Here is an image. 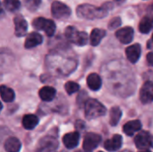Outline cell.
<instances>
[{
    "label": "cell",
    "instance_id": "3",
    "mask_svg": "<svg viewBox=\"0 0 153 152\" xmlns=\"http://www.w3.org/2000/svg\"><path fill=\"white\" fill-rule=\"evenodd\" d=\"M68 40L77 46H84L88 42V35L84 31H78L74 26H68L65 31Z\"/></svg>",
    "mask_w": 153,
    "mask_h": 152
},
{
    "label": "cell",
    "instance_id": "31",
    "mask_svg": "<svg viewBox=\"0 0 153 152\" xmlns=\"http://www.w3.org/2000/svg\"><path fill=\"white\" fill-rule=\"evenodd\" d=\"M140 152H151L150 151H140Z\"/></svg>",
    "mask_w": 153,
    "mask_h": 152
},
{
    "label": "cell",
    "instance_id": "8",
    "mask_svg": "<svg viewBox=\"0 0 153 152\" xmlns=\"http://www.w3.org/2000/svg\"><path fill=\"white\" fill-rule=\"evenodd\" d=\"M134 143L139 150H144L150 147H153L152 136L148 132L143 131L135 136Z\"/></svg>",
    "mask_w": 153,
    "mask_h": 152
},
{
    "label": "cell",
    "instance_id": "6",
    "mask_svg": "<svg viewBox=\"0 0 153 152\" xmlns=\"http://www.w3.org/2000/svg\"><path fill=\"white\" fill-rule=\"evenodd\" d=\"M58 142L56 138L46 136L40 140L36 149V152H57Z\"/></svg>",
    "mask_w": 153,
    "mask_h": 152
},
{
    "label": "cell",
    "instance_id": "2",
    "mask_svg": "<svg viewBox=\"0 0 153 152\" xmlns=\"http://www.w3.org/2000/svg\"><path fill=\"white\" fill-rule=\"evenodd\" d=\"M106 108L96 99H90L85 104V116L89 120L105 116Z\"/></svg>",
    "mask_w": 153,
    "mask_h": 152
},
{
    "label": "cell",
    "instance_id": "5",
    "mask_svg": "<svg viewBox=\"0 0 153 152\" xmlns=\"http://www.w3.org/2000/svg\"><path fill=\"white\" fill-rule=\"evenodd\" d=\"M51 12L52 15L58 20H66L71 15V9L69 6L59 1H54L52 3Z\"/></svg>",
    "mask_w": 153,
    "mask_h": 152
},
{
    "label": "cell",
    "instance_id": "22",
    "mask_svg": "<svg viewBox=\"0 0 153 152\" xmlns=\"http://www.w3.org/2000/svg\"><path fill=\"white\" fill-rule=\"evenodd\" d=\"M39 118L35 115H25L22 118V125L27 130H32L37 126Z\"/></svg>",
    "mask_w": 153,
    "mask_h": 152
},
{
    "label": "cell",
    "instance_id": "33",
    "mask_svg": "<svg viewBox=\"0 0 153 152\" xmlns=\"http://www.w3.org/2000/svg\"><path fill=\"white\" fill-rule=\"evenodd\" d=\"M152 42H153V34H152Z\"/></svg>",
    "mask_w": 153,
    "mask_h": 152
},
{
    "label": "cell",
    "instance_id": "28",
    "mask_svg": "<svg viewBox=\"0 0 153 152\" xmlns=\"http://www.w3.org/2000/svg\"><path fill=\"white\" fill-rule=\"evenodd\" d=\"M121 23H122V21H121L120 17H115V18H113L109 22V23H108V29L111 30H115V29L118 28L121 25Z\"/></svg>",
    "mask_w": 153,
    "mask_h": 152
},
{
    "label": "cell",
    "instance_id": "9",
    "mask_svg": "<svg viewBox=\"0 0 153 152\" xmlns=\"http://www.w3.org/2000/svg\"><path fill=\"white\" fill-rule=\"evenodd\" d=\"M140 99L143 104H149L153 101V82H146L140 90Z\"/></svg>",
    "mask_w": 153,
    "mask_h": 152
},
{
    "label": "cell",
    "instance_id": "19",
    "mask_svg": "<svg viewBox=\"0 0 153 152\" xmlns=\"http://www.w3.org/2000/svg\"><path fill=\"white\" fill-rule=\"evenodd\" d=\"M39 97L43 101H51L55 96H56V90L53 87H49V86H45L43 88L40 89L39 92Z\"/></svg>",
    "mask_w": 153,
    "mask_h": 152
},
{
    "label": "cell",
    "instance_id": "12",
    "mask_svg": "<svg viewBox=\"0 0 153 152\" xmlns=\"http://www.w3.org/2000/svg\"><path fill=\"white\" fill-rule=\"evenodd\" d=\"M122 143H123V139H122L121 135L116 134L111 139H109V140L105 142L104 148L108 151H118L122 147Z\"/></svg>",
    "mask_w": 153,
    "mask_h": 152
},
{
    "label": "cell",
    "instance_id": "7",
    "mask_svg": "<svg viewBox=\"0 0 153 152\" xmlns=\"http://www.w3.org/2000/svg\"><path fill=\"white\" fill-rule=\"evenodd\" d=\"M101 142V137L100 135L93 133H89L85 134L82 147L85 152H92L100 143Z\"/></svg>",
    "mask_w": 153,
    "mask_h": 152
},
{
    "label": "cell",
    "instance_id": "1",
    "mask_svg": "<svg viewBox=\"0 0 153 152\" xmlns=\"http://www.w3.org/2000/svg\"><path fill=\"white\" fill-rule=\"evenodd\" d=\"M112 8V4H104L101 7H96L89 4H83L77 7L76 13L78 17L93 20V19H101L106 17L108 14V11Z\"/></svg>",
    "mask_w": 153,
    "mask_h": 152
},
{
    "label": "cell",
    "instance_id": "29",
    "mask_svg": "<svg viewBox=\"0 0 153 152\" xmlns=\"http://www.w3.org/2000/svg\"><path fill=\"white\" fill-rule=\"evenodd\" d=\"M147 62L151 66H153V52L148 53V55H147Z\"/></svg>",
    "mask_w": 153,
    "mask_h": 152
},
{
    "label": "cell",
    "instance_id": "10",
    "mask_svg": "<svg viewBox=\"0 0 153 152\" xmlns=\"http://www.w3.org/2000/svg\"><path fill=\"white\" fill-rule=\"evenodd\" d=\"M13 23H14V33L17 37H22L27 33L28 23L22 15L20 14L16 15L13 18Z\"/></svg>",
    "mask_w": 153,
    "mask_h": 152
},
{
    "label": "cell",
    "instance_id": "23",
    "mask_svg": "<svg viewBox=\"0 0 153 152\" xmlns=\"http://www.w3.org/2000/svg\"><path fill=\"white\" fill-rule=\"evenodd\" d=\"M1 98H2V100L4 102H12L14 99L15 95L12 89L4 85H2L1 86Z\"/></svg>",
    "mask_w": 153,
    "mask_h": 152
},
{
    "label": "cell",
    "instance_id": "18",
    "mask_svg": "<svg viewBox=\"0 0 153 152\" xmlns=\"http://www.w3.org/2000/svg\"><path fill=\"white\" fill-rule=\"evenodd\" d=\"M21 147L20 141L15 137H10L4 142V150L7 152H19Z\"/></svg>",
    "mask_w": 153,
    "mask_h": 152
},
{
    "label": "cell",
    "instance_id": "26",
    "mask_svg": "<svg viewBox=\"0 0 153 152\" xmlns=\"http://www.w3.org/2000/svg\"><path fill=\"white\" fill-rule=\"evenodd\" d=\"M23 2H24L26 8L28 10L33 12L39 8V4L41 3V0H23Z\"/></svg>",
    "mask_w": 153,
    "mask_h": 152
},
{
    "label": "cell",
    "instance_id": "20",
    "mask_svg": "<svg viewBox=\"0 0 153 152\" xmlns=\"http://www.w3.org/2000/svg\"><path fill=\"white\" fill-rule=\"evenodd\" d=\"M105 36H106V30H104L102 29H94V30H92L91 37H90L91 44L92 46H98Z\"/></svg>",
    "mask_w": 153,
    "mask_h": 152
},
{
    "label": "cell",
    "instance_id": "34",
    "mask_svg": "<svg viewBox=\"0 0 153 152\" xmlns=\"http://www.w3.org/2000/svg\"><path fill=\"white\" fill-rule=\"evenodd\" d=\"M115 1H122V0H115Z\"/></svg>",
    "mask_w": 153,
    "mask_h": 152
},
{
    "label": "cell",
    "instance_id": "25",
    "mask_svg": "<svg viewBox=\"0 0 153 152\" xmlns=\"http://www.w3.org/2000/svg\"><path fill=\"white\" fill-rule=\"evenodd\" d=\"M4 8L11 13H14L18 11L21 7L20 0H4L3 1Z\"/></svg>",
    "mask_w": 153,
    "mask_h": 152
},
{
    "label": "cell",
    "instance_id": "11",
    "mask_svg": "<svg viewBox=\"0 0 153 152\" xmlns=\"http://www.w3.org/2000/svg\"><path fill=\"white\" fill-rule=\"evenodd\" d=\"M116 37L123 44H129L134 39V29L131 27H125L116 32Z\"/></svg>",
    "mask_w": 153,
    "mask_h": 152
},
{
    "label": "cell",
    "instance_id": "35",
    "mask_svg": "<svg viewBox=\"0 0 153 152\" xmlns=\"http://www.w3.org/2000/svg\"><path fill=\"white\" fill-rule=\"evenodd\" d=\"M100 152H103V151H100Z\"/></svg>",
    "mask_w": 153,
    "mask_h": 152
},
{
    "label": "cell",
    "instance_id": "24",
    "mask_svg": "<svg viewBox=\"0 0 153 152\" xmlns=\"http://www.w3.org/2000/svg\"><path fill=\"white\" fill-rule=\"evenodd\" d=\"M121 116H122V111L120 110V108H117V107L112 108L111 110H110V119H109L110 125L112 126L117 125L118 124Z\"/></svg>",
    "mask_w": 153,
    "mask_h": 152
},
{
    "label": "cell",
    "instance_id": "14",
    "mask_svg": "<svg viewBox=\"0 0 153 152\" xmlns=\"http://www.w3.org/2000/svg\"><path fill=\"white\" fill-rule=\"evenodd\" d=\"M79 141H80V134L77 132L66 133L63 137V142L67 149L75 148L78 145Z\"/></svg>",
    "mask_w": 153,
    "mask_h": 152
},
{
    "label": "cell",
    "instance_id": "30",
    "mask_svg": "<svg viewBox=\"0 0 153 152\" xmlns=\"http://www.w3.org/2000/svg\"><path fill=\"white\" fill-rule=\"evenodd\" d=\"M148 16L153 19V4L148 8Z\"/></svg>",
    "mask_w": 153,
    "mask_h": 152
},
{
    "label": "cell",
    "instance_id": "32",
    "mask_svg": "<svg viewBox=\"0 0 153 152\" xmlns=\"http://www.w3.org/2000/svg\"><path fill=\"white\" fill-rule=\"evenodd\" d=\"M121 152H131L130 151H121Z\"/></svg>",
    "mask_w": 153,
    "mask_h": 152
},
{
    "label": "cell",
    "instance_id": "21",
    "mask_svg": "<svg viewBox=\"0 0 153 152\" xmlns=\"http://www.w3.org/2000/svg\"><path fill=\"white\" fill-rule=\"evenodd\" d=\"M153 28V19L151 18L150 16L146 15L144 16L140 23H139V30L142 32V33H144V34H147L149 33Z\"/></svg>",
    "mask_w": 153,
    "mask_h": 152
},
{
    "label": "cell",
    "instance_id": "13",
    "mask_svg": "<svg viewBox=\"0 0 153 152\" xmlns=\"http://www.w3.org/2000/svg\"><path fill=\"white\" fill-rule=\"evenodd\" d=\"M141 51H142V49H141V46L139 44H134V45L129 46L126 50V55L127 59L133 64L136 63L141 56Z\"/></svg>",
    "mask_w": 153,
    "mask_h": 152
},
{
    "label": "cell",
    "instance_id": "17",
    "mask_svg": "<svg viewBox=\"0 0 153 152\" xmlns=\"http://www.w3.org/2000/svg\"><path fill=\"white\" fill-rule=\"evenodd\" d=\"M87 84L88 87L92 90H98L101 88L102 80L100 76L97 73H91L87 77Z\"/></svg>",
    "mask_w": 153,
    "mask_h": 152
},
{
    "label": "cell",
    "instance_id": "15",
    "mask_svg": "<svg viewBox=\"0 0 153 152\" xmlns=\"http://www.w3.org/2000/svg\"><path fill=\"white\" fill-rule=\"evenodd\" d=\"M42 41H43V39L39 33L30 32L25 39L24 46L26 48H32V47H35L40 45L42 43Z\"/></svg>",
    "mask_w": 153,
    "mask_h": 152
},
{
    "label": "cell",
    "instance_id": "4",
    "mask_svg": "<svg viewBox=\"0 0 153 152\" xmlns=\"http://www.w3.org/2000/svg\"><path fill=\"white\" fill-rule=\"evenodd\" d=\"M32 26L39 30H44L45 33L51 37L56 31V24L52 20H48L43 17H38L32 21Z\"/></svg>",
    "mask_w": 153,
    "mask_h": 152
},
{
    "label": "cell",
    "instance_id": "16",
    "mask_svg": "<svg viewBox=\"0 0 153 152\" xmlns=\"http://www.w3.org/2000/svg\"><path fill=\"white\" fill-rule=\"evenodd\" d=\"M123 129L126 135L133 136L136 132H139L142 129V123L139 120L130 121L124 125Z\"/></svg>",
    "mask_w": 153,
    "mask_h": 152
},
{
    "label": "cell",
    "instance_id": "27",
    "mask_svg": "<svg viewBox=\"0 0 153 152\" xmlns=\"http://www.w3.org/2000/svg\"><path fill=\"white\" fill-rule=\"evenodd\" d=\"M65 90H66V92L68 94H73V93L79 90L80 86H79L78 83H76L74 82H68L65 83Z\"/></svg>",
    "mask_w": 153,
    "mask_h": 152
}]
</instances>
